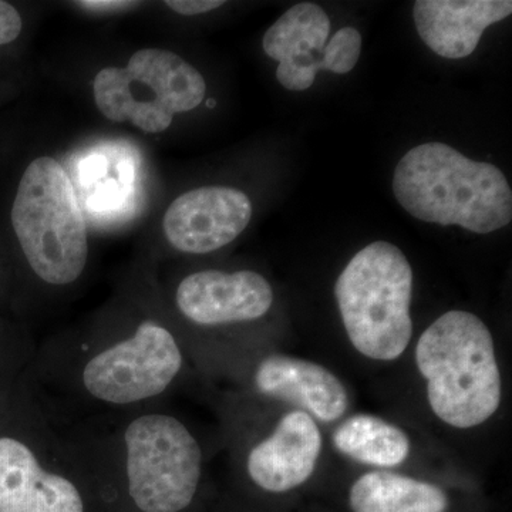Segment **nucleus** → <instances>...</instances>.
Masks as SVG:
<instances>
[{
    "mask_svg": "<svg viewBox=\"0 0 512 512\" xmlns=\"http://www.w3.org/2000/svg\"><path fill=\"white\" fill-rule=\"evenodd\" d=\"M393 192L412 217L441 227L490 234L512 220V191L503 171L444 143L420 144L404 154L394 170Z\"/></svg>",
    "mask_w": 512,
    "mask_h": 512,
    "instance_id": "obj_1",
    "label": "nucleus"
},
{
    "mask_svg": "<svg viewBox=\"0 0 512 512\" xmlns=\"http://www.w3.org/2000/svg\"><path fill=\"white\" fill-rule=\"evenodd\" d=\"M416 363L427 380L434 414L457 429L490 419L501 403V375L494 340L483 320L451 311L424 330Z\"/></svg>",
    "mask_w": 512,
    "mask_h": 512,
    "instance_id": "obj_2",
    "label": "nucleus"
},
{
    "mask_svg": "<svg viewBox=\"0 0 512 512\" xmlns=\"http://www.w3.org/2000/svg\"><path fill=\"white\" fill-rule=\"evenodd\" d=\"M343 325L363 356L394 360L413 336V269L396 245L377 241L357 252L335 285Z\"/></svg>",
    "mask_w": 512,
    "mask_h": 512,
    "instance_id": "obj_3",
    "label": "nucleus"
},
{
    "mask_svg": "<svg viewBox=\"0 0 512 512\" xmlns=\"http://www.w3.org/2000/svg\"><path fill=\"white\" fill-rule=\"evenodd\" d=\"M12 227L30 268L50 285H69L83 274L89 241L72 181L52 157H39L23 173L12 207Z\"/></svg>",
    "mask_w": 512,
    "mask_h": 512,
    "instance_id": "obj_4",
    "label": "nucleus"
},
{
    "mask_svg": "<svg viewBox=\"0 0 512 512\" xmlns=\"http://www.w3.org/2000/svg\"><path fill=\"white\" fill-rule=\"evenodd\" d=\"M94 101L106 119L163 133L175 114L197 109L207 93L204 77L180 56L141 49L126 67H106L93 82Z\"/></svg>",
    "mask_w": 512,
    "mask_h": 512,
    "instance_id": "obj_5",
    "label": "nucleus"
},
{
    "mask_svg": "<svg viewBox=\"0 0 512 512\" xmlns=\"http://www.w3.org/2000/svg\"><path fill=\"white\" fill-rule=\"evenodd\" d=\"M128 494L143 512L185 510L200 484V444L180 420L146 414L128 424Z\"/></svg>",
    "mask_w": 512,
    "mask_h": 512,
    "instance_id": "obj_6",
    "label": "nucleus"
},
{
    "mask_svg": "<svg viewBox=\"0 0 512 512\" xmlns=\"http://www.w3.org/2000/svg\"><path fill=\"white\" fill-rule=\"evenodd\" d=\"M181 367L183 353L170 330L146 320L84 366L83 384L94 399L123 406L164 393Z\"/></svg>",
    "mask_w": 512,
    "mask_h": 512,
    "instance_id": "obj_7",
    "label": "nucleus"
},
{
    "mask_svg": "<svg viewBox=\"0 0 512 512\" xmlns=\"http://www.w3.org/2000/svg\"><path fill=\"white\" fill-rule=\"evenodd\" d=\"M252 218V202L231 187L195 188L171 202L163 228L168 242L185 254H210L237 239Z\"/></svg>",
    "mask_w": 512,
    "mask_h": 512,
    "instance_id": "obj_8",
    "label": "nucleus"
},
{
    "mask_svg": "<svg viewBox=\"0 0 512 512\" xmlns=\"http://www.w3.org/2000/svg\"><path fill=\"white\" fill-rule=\"evenodd\" d=\"M175 299L185 318L215 326L262 318L271 309L274 292L254 271H201L181 282Z\"/></svg>",
    "mask_w": 512,
    "mask_h": 512,
    "instance_id": "obj_9",
    "label": "nucleus"
},
{
    "mask_svg": "<svg viewBox=\"0 0 512 512\" xmlns=\"http://www.w3.org/2000/svg\"><path fill=\"white\" fill-rule=\"evenodd\" d=\"M322 451V434L302 410L285 414L271 437L252 448L249 477L262 490L286 493L312 476Z\"/></svg>",
    "mask_w": 512,
    "mask_h": 512,
    "instance_id": "obj_10",
    "label": "nucleus"
},
{
    "mask_svg": "<svg viewBox=\"0 0 512 512\" xmlns=\"http://www.w3.org/2000/svg\"><path fill=\"white\" fill-rule=\"evenodd\" d=\"M330 20L315 3H299L266 30L262 46L278 62L276 79L291 92L308 90L323 70Z\"/></svg>",
    "mask_w": 512,
    "mask_h": 512,
    "instance_id": "obj_11",
    "label": "nucleus"
},
{
    "mask_svg": "<svg viewBox=\"0 0 512 512\" xmlns=\"http://www.w3.org/2000/svg\"><path fill=\"white\" fill-rule=\"evenodd\" d=\"M0 512H84L72 481L40 466L22 441L0 437Z\"/></svg>",
    "mask_w": 512,
    "mask_h": 512,
    "instance_id": "obj_12",
    "label": "nucleus"
},
{
    "mask_svg": "<svg viewBox=\"0 0 512 512\" xmlns=\"http://www.w3.org/2000/svg\"><path fill=\"white\" fill-rule=\"evenodd\" d=\"M511 13L510 0H419L413 6L421 40L436 55L453 60L473 55L485 29Z\"/></svg>",
    "mask_w": 512,
    "mask_h": 512,
    "instance_id": "obj_13",
    "label": "nucleus"
},
{
    "mask_svg": "<svg viewBox=\"0 0 512 512\" xmlns=\"http://www.w3.org/2000/svg\"><path fill=\"white\" fill-rule=\"evenodd\" d=\"M255 387L325 423L340 419L348 410V392L338 377L318 363L292 356L265 357L256 369Z\"/></svg>",
    "mask_w": 512,
    "mask_h": 512,
    "instance_id": "obj_14",
    "label": "nucleus"
},
{
    "mask_svg": "<svg viewBox=\"0 0 512 512\" xmlns=\"http://www.w3.org/2000/svg\"><path fill=\"white\" fill-rule=\"evenodd\" d=\"M349 504L353 512H446L448 497L426 481L375 471L353 484Z\"/></svg>",
    "mask_w": 512,
    "mask_h": 512,
    "instance_id": "obj_15",
    "label": "nucleus"
},
{
    "mask_svg": "<svg viewBox=\"0 0 512 512\" xmlns=\"http://www.w3.org/2000/svg\"><path fill=\"white\" fill-rule=\"evenodd\" d=\"M340 453L376 467H396L409 457L410 441L403 430L370 414H356L333 433Z\"/></svg>",
    "mask_w": 512,
    "mask_h": 512,
    "instance_id": "obj_16",
    "label": "nucleus"
},
{
    "mask_svg": "<svg viewBox=\"0 0 512 512\" xmlns=\"http://www.w3.org/2000/svg\"><path fill=\"white\" fill-rule=\"evenodd\" d=\"M362 50V35L355 28H343L328 40L323 57V70L348 74L355 69Z\"/></svg>",
    "mask_w": 512,
    "mask_h": 512,
    "instance_id": "obj_17",
    "label": "nucleus"
},
{
    "mask_svg": "<svg viewBox=\"0 0 512 512\" xmlns=\"http://www.w3.org/2000/svg\"><path fill=\"white\" fill-rule=\"evenodd\" d=\"M22 16L15 6L0 0V46L9 45L22 33Z\"/></svg>",
    "mask_w": 512,
    "mask_h": 512,
    "instance_id": "obj_18",
    "label": "nucleus"
},
{
    "mask_svg": "<svg viewBox=\"0 0 512 512\" xmlns=\"http://www.w3.org/2000/svg\"><path fill=\"white\" fill-rule=\"evenodd\" d=\"M165 5L180 15L195 16L221 8L224 2L221 0H168Z\"/></svg>",
    "mask_w": 512,
    "mask_h": 512,
    "instance_id": "obj_19",
    "label": "nucleus"
},
{
    "mask_svg": "<svg viewBox=\"0 0 512 512\" xmlns=\"http://www.w3.org/2000/svg\"><path fill=\"white\" fill-rule=\"evenodd\" d=\"M76 5L83 9L94 10V12H117L138 5L137 2H123V0H83Z\"/></svg>",
    "mask_w": 512,
    "mask_h": 512,
    "instance_id": "obj_20",
    "label": "nucleus"
},
{
    "mask_svg": "<svg viewBox=\"0 0 512 512\" xmlns=\"http://www.w3.org/2000/svg\"><path fill=\"white\" fill-rule=\"evenodd\" d=\"M214 104H215V101H212V100L208 101V106H214Z\"/></svg>",
    "mask_w": 512,
    "mask_h": 512,
    "instance_id": "obj_21",
    "label": "nucleus"
}]
</instances>
